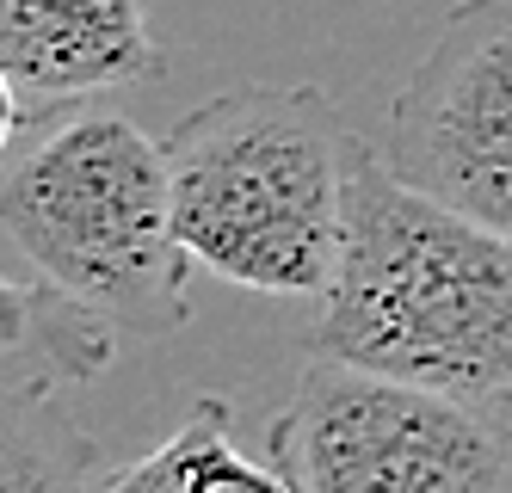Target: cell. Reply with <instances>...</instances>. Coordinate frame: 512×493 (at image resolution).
Masks as SVG:
<instances>
[{"instance_id":"obj_1","label":"cell","mask_w":512,"mask_h":493,"mask_svg":"<svg viewBox=\"0 0 512 493\" xmlns=\"http://www.w3.org/2000/svg\"><path fill=\"white\" fill-rule=\"evenodd\" d=\"M309 346L315 358L512 407V235L364 155L346 253Z\"/></svg>"},{"instance_id":"obj_2","label":"cell","mask_w":512,"mask_h":493,"mask_svg":"<svg viewBox=\"0 0 512 493\" xmlns=\"http://www.w3.org/2000/svg\"><path fill=\"white\" fill-rule=\"evenodd\" d=\"M364 148L321 87H229L167 136L179 241L253 296H327Z\"/></svg>"},{"instance_id":"obj_3","label":"cell","mask_w":512,"mask_h":493,"mask_svg":"<svg viewBox=\"0 0 512 493\" xmlns=\"http://www.w3.org/2000/svg\"><path fill=\"white\" fill-rule=\"evenodd\" d=\"M0 222L13 253L56 290L136 333L192 315V247L173 216L167 142L124 111L62 105L7 130Z\"/></svg>"},{"instance_id":"obj_4","label":"cell","mask_w":512,"mask_h":493,"mask_svg":"<svg viewBox=\"0 0 512 493\" xmlns=\"http://www.w3.org/2000/svg\"><path fill=\"white\" fill-rule=\"evenodd\" d=\"M266 463L297 493H512L500 407L309 358L266 426Z\"/></svg>"},{"instance_id":"obj_5","label":"cell","mask_w":512,"mask_h":493,"mask_svg":"<svg viewBox=\"0 0 512 493\" xmlns=\"http://www.w3.org/2000/svg\"><path fill=\"white\" fill-rule=\"evenodd\" d=\"M383 167L512 235V0H463L389 111Z\"/></svg>"},{"instance_id":"obj_6","label":"cell","mask_w":512,"mask_h":493,"mask_svg":"<svg viewBox=\"0 0 512 493\" xmlns=\"http://www.w3.org/2000/svg\"><path fill=\"white\" fill-rule=\"evenodd\" d=\"M0 74L7 130L99 93L161 81L149 0H0Z\"/></svg>"},{"instance_id":"obj_7","label":"cell","mask_w":512,"mask_h":493,"mask_svg":"<svg viewBox=\"0 0 512 493\" xmlns=\"http://www.w3.org/2000/svg\"><path fill=\"white\" fill-rule=\"evenodd\" d=\"M0 315V383L75 389L118 358V321L38 272H13L0 284Z\"/></svg>"},{"instance_id":"obj_8","label":"cell","mask_w":512,"mask_h":493,"mask_svg":"<svg viewBox=\"0 0 512 493\" xmlns=\"http://www.w3.org/2000/svg\"><path fill=\"white\" fill-rule=\"evenodd\" d=\"M93 493H297L272 463H253L235 444L229 407L204 395L149 457L118 463L93 481Z\"/></svg>"},{"instance_id":"obj_9","label":"cell","mask_w":512,"mask_h":493,"mask_svg":"<svg viewBox=\"0 0 512 493\" xmlns=\"http://www.w3.org/2000/svg\"><path fill=\"white\" fill-rule=\"evenodd\" d=\"M99 444L62 413V389L0 383V493H93Z\"/></svg>"}]
</instances>
